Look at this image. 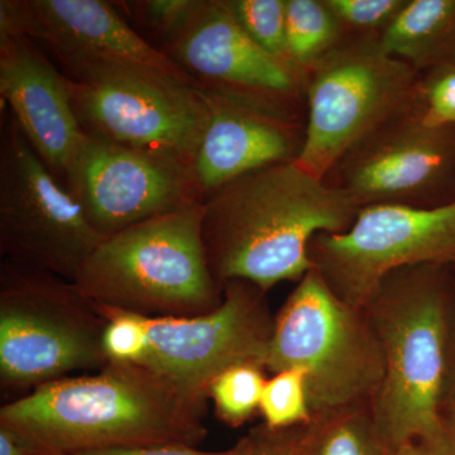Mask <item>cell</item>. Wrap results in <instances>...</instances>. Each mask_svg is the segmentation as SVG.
<instances>
[{"instance_id":"1","label":"cell","mask_w":455,"mask_h":455,"mask_svg":"<svg viewBox=\"0 0 455 455\" xmlns=\"http://www.w3.org/2000/svg\"><path fill=\"white\" fill-rule=\"evenodd\" d=\"M208 395L145 366L109 362L97 372L65 377L0 409V427L33 455H74L152 444L197 447L208 435Z\"/></svg>"},{"instance_id":"2","label":"cell","mask_w":455,"mask_h":455,"mask_svg":"<svg viewBox=\"0 0 455 455\" xmlns=\"http://www.w3.org/2000/svg\"><path fill=\"white\" fill-rule=\"evenodd\" d=\"M359 206L296 163L233 180L203 203L202 236L212 276L224 287L247 281L268 292L313 268L311 239L340 233Z\"/></svg>"},{"instance_id":"3","label":"cell","mask_w":455,"mask_h":455,"mask_svg":"<svg viewBox=\"0 0 455 455\" xmlns=\"http://www.w3.org/2000/svg\"><path fill=\"white\" fill-rule=\"evenodd\" d=\"M451 292V266H407L383 278L363 307L385 362L382 383L371 405L392 451L438 438Z\"/></svg>"},{"instance_id":"4","label":"cell","mask_w":455,"mask_h":455,"mask_svg":"<svg viewBox=\"0 0 455 455\" xmlns=\"http://www.w3.org/2000/svg\"><path fill=\"white\" fill-rule=\"evenodd\" d=\"M202 218L203 204L108 236L74 283L101 310L145 317L212 313L224 290L206 260Z\"/></svg>"},{"instance_id":"5","label":"cell","mask_w":455,"mask_h":455,"mask_svg":"<svg viewBox=\"0 0 455 455\" xmlns=\"http://www.w3.org/2000/svg\"><path fill=\"white\" fill-rule=\"evenodd\" d=\"M108 323L73 281L2 259V391L20 397L46 383L107 366Z\"/></svg>"},{"instance_id":"6","label":"cell","mask_w":455,"mask_h":455,"mask_svg":"<svg viewBox=\"0 0 455 455\" xmlns=\"http://www.w3.org/2000/svg\"><path fill=\"white\" fill-rule=\"evenodd\" d=\"M307 374L311 412L372 403L385 374L381 346L363 307L341 300L311 268L275 315L265 370Z\"/></svg>"},{"instance_id":"7","label":"cell","mask_w":455,"mask_h":455,"mask_svg":"<svg viewBox=\"0 0 455 455\" xmlns=\"http://www.w3.org/2000/svg\"><path fill=\"white\" fill-rule=\"evenodd\" d=\"M423 75L373 36L344 35L305 83L307 128L296 164L323 180L352 148L395 116L421 106Z\"/></svg>"},{"instance_id":"8","label":"cell","mask_w":455,"mask_h":455,"mask_svg":"<svg viewBox=\"0 0 455 455\" xmlns=\"http://www.w3.org/2000/svg\"><path fill=\"white\" fill-rule=\"evenodd\" d=\"M5 116L0 140L2 259L74 283L106 238L36 154L8 108Z\"/></svg>"},{"instance_id":"9","label":"cell","mask_w":455,"mask_h":455,"mask_svg":"<svg viewBox=\"0 0 455 455\" xmlns=\"http://www.w3.org/2000/svg\"><path fill=\"white\" fill-rule=\"evenodd\" d=\"M71 101L84 133L193 164L209 122L202 90L143 68H92L71 79Z\"/></svg>"},{"instance_id":"10","label":"cell","mask_w":455,"mask_h":455,"mask_svg":"<svg viewBox=\"0 0 455 455\" xmlns=\"http://www.w3.org/2000/svg\"><path fill=\"white\" fill-rule=\"evenodd\" d=\"M309 257L341 300L363 307L391 272L454 259L455 204L439 209L363 206L348 229L314 236Z\"/></svg>"},{"instance_id":"11","label":"cell","mask_w":455,"mask_h":455,"mask_svg":"<svg viewBox=\"0 0 455 455\" xmlns=\"http://www.w3.org/2000/svg\"><path fill=\"white\" fill-rule=\"evenodd\" d=\"M359 208L455 204V125L425 122L423 106L400 114L355 143L323 179Z\"/></svg>"},{"instance_id":"12","label":"cell","mask_w":455,"mask_h":455,"mask_svg":"<svg viewBox=\"0 0 455 455\" xmlns=\"http://www.w3.org/2000/svg\"><path fill=\"white\" fill-rule=\"evenodd\" d=\"M65 188L104 238L205 199L193 164L90 134L84 136Z\"/></svg>"},{"instance_id":"13","label":"cell","mask_w":455,"mask_h":455,"mask_svg":"<svg viewBox=\"0 0 455 455\" xmlns=\"http://www.w3.org/2000/svg\"><path fill=\"white\" fill-rule=\"evenodd\" d=\"M223 301L193 317H142L146 347L140 364L196 394L228 368L256 363L265 368L275 315L267 292L247 281L224 284ZM211 398V397H209Z\"/></svg>"},{"instance_id":"14","label":"cell","mask_w":455,"mask_h":455,"mask_svg":"<svg viewBox=\"0 0 455 455\" xmlns=\"http://www.w3.org/2000/svg\"><path fill=\"white\" fill-rule=\"evenodd\" d=\"M160 50L203 92L307 122L304 79L254 44L224 0H202L188 25Z\"/></svg>"},{"instance_id":"15","label":"cell","mask_w":455,"mask_h":455,"mask_svg":"<svg viewBox=\"0 0 455 455\" xmlns=\"http://www.w3.org/2000/svg\"><path fill=\"white\" fill-rule=\"evenodd\" d=\"M22 33L44 44L66 76L101 68H143L196 86L169 56L147 42L112 3L101 0H2L0 35Z\"/></svg>"},{"instance_id":"16","label":"cell","mask_w":455,"mask_h":455,"mask_svg":"<svg viewBox=\"0 0 455 455\" xmlns=\"http://www.w3.org/2000/svg\"><path fill=\"white\" fill-rule=\"evenodd\" d=\"M0 98L36 154L65 187L85 136L75 116L70 77L26 35H0Z\"/></svg>"},{"instance_id":"17","label":"cell","mask_w":455,"mask_h":455,"mask_svg":"<svg viewBox=\"0 0 455 455\" xmlns=\"http://www.w3.org/2000/svg\"><path fill=\"white\" fill-rule=\"evenodd\" d=\"M203 94L209 122L194 170L204 196L253 171L298 161L307 122L283 118L212 92Z\"/></svg>"},{"instance_id":"18","label":"cell","mask_w":455,"mask_h":455,"mask_svg":"<svg viewBox=\"0 0 455 455\" xmlns=\"http://www.w3.org/2000/svg\"><path fill=\"white\" fill-rule=\"evenodd\" d=\"M381 42L421 75L455 65V0H407Z\"/></svg>"},{"instance_id":"19","label":"cell","mask_w":455,"mask_h":455,"mask_svg":"<svg viewBox=\"0 0 455 455\" xmlns=\"http://www.w3.org/2000/svg\"><path fill=\"white\" fill-rule=\"evenodd\" d=\"M304 455H391L371 403L314 415L302 429Z\"/></svg>"},{"instance_id":"20","label":"cell","mask_w":455,"mask_h":455,"mask_svg":"<svg viewBox=\"0 0 455 455\" xmlns=\"http://www.w3.org/2000/svg\"><path fill=\"white\" fill-rule=\"evenodd\" d=\"M287 49L293 68L307 74L339 44L344 33L324 0H286Z\"/></svg>"},{"instance_id":"21","label":"cell","mask_w":455,"mask_h":455,"mask_svg":"<svg viewBox=\"0 0 455 455\" xmlns=\"http://www.w3.org/2000/svg\"><path fill=\"white\" fill-rule=\"evenodd\" d=\"M265 368L256 363L236 364L221 372L209 387L218 418L228 427H238L259 410L265 388Z\"/></svg>"},{"instance_id":"22","label":"cell","mask_w":455,"mask_h":455,"mask_svg":"<svg viewBox=\"0 0 455 455\" xmlns=\"http://www.w3.org/2000/svg\"><path fill=\"white\" fill-rule=\"evenodd\" d=\"M245 35L281 64L293 68L287 49L286 0H224ZM305 82V80H304Z\"/></svg>"},{"instance_id":"23","label":"cell","mask_w":455,"mask_h":455,"mask_svg":"<svg viewBox=\"0 0 455 455\" xmlns=\"http://www.w3.org/2000/svg\"><path fill=\"white\" fill-rule=\"evenodd\" d=\"M259 411L263 424L269 429H289L309 424L313 412L304 371L290 368L268 379L260 397Z\"/></svg>"},{"instance_id":"24","label":"cell","mask_w":455,"mask_h":455,"mask_svg":"<svg viewBox=\"0 0 455 455\" xmlns=\"http://www.w3.org/2000/svg\"><path fill=\"white\" fill-rule=\"evenodd\" d=\"M344 35L382 37L407 0H324Z\"/></svg>"},{"instance_id":"25","label":"cell","mask_w":455,"mask_h":455,"mask_svg":"<svg viewBox=\"0 0 455 455\" xmlns=\"http://www.w3.org/2000/svg\"><path fill=\"white\" fill-rule=\"evenodd\" d=\"M202 0H140L118 3L136 22L160 41V46L169 42L193 18Z\"/></svg>"},{"instance_id":"26","label":"cell","mask_w":455,"mask_h":455,"mask_svg":"<svg viewBox=\"0 0 455 455\" xmlns=\"http://www.w3.org/2000/svg\"><path fill=\"white\" fill-rule=\"evenodd\" d=\"M101 313L109 320L104 334V350L108 361L137 363L146 347L142 317L116 311L101 310Z\"/></svg>"},{"instance_id":"27","label":"cell","mask_w":455,"mask_h":455,"mask_svg":"<svg viewBox=\"0 0 455 455\" xmlns=\"http://www.w3.org/2000/svg\"><path fill=\"white\" fill-rule=\"evenodd\" d=\"M421 106L429 124L455 125V65L423 74Z\"/></svg>"},{"instance_id":"28","label":"cell","mask_w":455,"mask_h":455,"mask_svg":"<svg viewBox=\"0 0 455 455\" xmlns=\"http://www.w3.org/2000/svg\"><path fill=\"white\" fill-rule=\"evenodd\" d=\"M302 429L304 425L274 430L260 424L248 434L251 444L248 455H304Z\"/></svg>"},{"instance_id":"29","label":"cell","mask_w":455,"mask_h":455,"mask_svg":"<svg viewBox=\"0 0 455 455\" xmlns=\"http://www.w3.org/2000/svg\"><path fill=\"white\" fill-rule=\"evenodd\" d=\"M250 438L245 435L235 447L224 451H205L185 444H152L140 447L101 449L74 455H248Z\"/></svg>"},{"instance_id":"30","label":"cell","mask_w":455,"mask_h":455,"mask_svg":"<svg viewBox=\"0 0 455 455\" xmlns=\"http://www.w3.org/2000/svg\"><path fill=\"white\" fill-rule=\"evenodd\" d=\"M447 405L455 406V269L453 267H451V292L448 310L447 373H445L443 406Z\"/></svg>"},{"instance_id":"31","label":"cell","mask_w":455,"mask_h":455,"mask_svg":"<svg viewBox=\"0 0 455 455\" xmlns=\"http://www.w3.org/2000/svg\"><path fill=\"white\" fill-rule=\"evenodd\" d=\"M421 445L433 455H455V406H443L438 438Z\"/></svg>"},{"instance_id":"32","label":"cell","mask_w":455,"mask_h":455,"mask_svg":"<svg viewBox=\"0 0 455 455\" xmlns=\"http://www.w3.org/2000/svg\"><path fill=\"white\" fill-rule=\"evenodd\" d=\"M0 455H33V451L18 434L0 427Z\"/></svg>"},{"instance_id":"33","label":"cell","mask_w":455,"mask_h":455,"mask_svg":"<svg viewBox=\"0 0 455 455\" xmlns=\"http://www.w3.org/2000/svg\"><path fill=\"white\" fill-rule=\"evenodd\" d=\"M391 455H433L420 443H407L392 451Z\"/></svg>"},{"instance_id":"34","label":"cell","mask_w":455,"mask_h":455,"mask_svg":"<svg viewBox=\"0 0 455 455\" xmlns=\"http://www.w3.org/2000/svg\"><path fill=\"white\" fill-rule=\"evenodd\" d=\"M449 265H451V267H453V268L455 269V257H454V259H453V260H451V263H449Z\"/></svg>"}]
</instances>
